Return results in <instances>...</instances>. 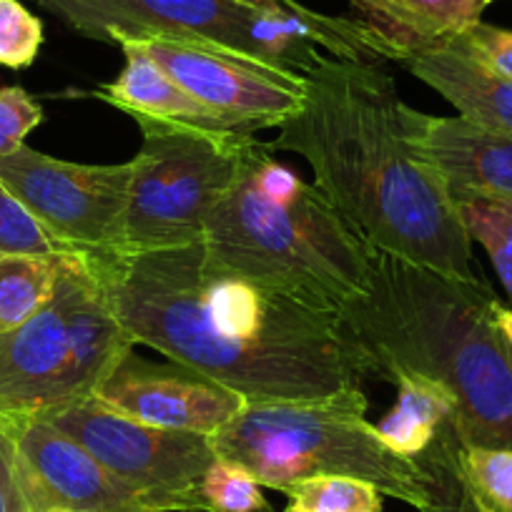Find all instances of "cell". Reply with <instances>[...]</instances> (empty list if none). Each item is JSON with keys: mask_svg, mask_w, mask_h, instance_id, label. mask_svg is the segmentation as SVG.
Instances as JSON below:
<instances>
[{"mask_svg": "<svg viewBox=\"0 0 512 512\" xmlns=\"http://www.w3.org/2000/svg\"><path fill=\"white\" fill-rule=\"evenodd\" d=\"M71 256L0 254V334L26 324L51 302Z\"/></svg>", "mask_w": 512, "mask_h": 512, "instance_id": "d6986e66", "label": "cell"}, {"mask_svg": "<svg viewBox=\"0 0 512 512\" xmlns=\"http://www.w3.org/2000/svg\"><path fill=\"white\" fill-rule=\"evenodd\" d=\"M457 470L467 490L492 512H512L510 447H462Z\"/></svg>", "mask_w": 512, "mask_h": 512, "instance_id": "7402d4cb", "label": "cell"}, {"mask_svg": "<svg viewBox=\"0 0 512 512\" xmlns=\"http://www.w3.org/2000/svg\"><path fill=\"white\" fill-rule=\"evenodd\" d=\"M6 425L28 512H181L166 497L113 475L81 442L41 415H6Z\"/></svg>", "mask_w": 512, "mask_h": 512, "instance_id": "8fae6325", "label": "cell"}, {"mask_svg": "<svg viewBox=\"0 0 512 512\" xmlns=\"http://www.w3.org/2000/svg\"><path fill=\"white\" fill-rule=\"evenodd\" d=\"M118 322L251 405L317 402L367 379L342 317L221 264L204 241L146 254H86Z\"/></svg>", "mask_w": 512, "mask_h": 512, "instance_id": "6da1fadb", "label": "cell"}, {"mask_svg": "<svg viewBox=\"0 0 512 512\" xmlns=\"http://www.w3.org/2000/svg\"><path fill=\"white\" fill-rule=\"evenodd\" d=\"M0 254L56 256L76 254V249L48 231L0 181Z\"/></svg>", "mask_w": 512, "mask_h": 512, "instance_id": "603a6c76", "label": "cell"}, {"mask_svg": "<svg viewBox=\"0 0 512 512\" xmlns=\"http://www.w3.org/2000/svg\"><path fill=\"white\" fill-rule=\"evenodd\" d=\"M467 236L492 259L497 277L512 299V201L510 199H465L457 201Z\"/></svg>", "mask_w": 512, "mask_h": 512, "instance_id": "ffe728a7", "label": "cell"}, {"mask_svg": "<svg viewBox=\"0 0 512 512\" xmlns=\"http://www.w3.org/2000/svg\"><path fill=\"white\" fill-rule=\"evenodd\" d=\"M126 56V66L118 73L116 81L103 83L93 91L98 101L111 103L118 111L131 118L146 116L159 121L184 123V126L211 128V131H239V134H256L259 128L251 123L236 121L224 116L216 108L206 106L186 88H181L159 63L149 58V53L134 41L121 43Z\"/></svg>", "mask_w": 512, "mask_h": 512, "instance_id": "2e32d148", "label": "cell"}, {"mask_svg": "<svg viewBox=\"0 0 512 512\" xmlns=\"http://www.w3.org/2000/svg\"><path fill=\"white\" fill-rule=\"evenodd\" d=\"M402 123L417 154L440 174L452 201H512V136L492 134L462 116H430L402 103Z\"/></svg>", "mask_w": 512, "mask_h": 512, "instance_id": "5bb4252c", "label": "cell"}, {"mask_svg": "<svg viewBox=\"0 0 512 512\" xmlns=\"http://www.w3.org/2000/svg\"><path fill=\"white\" fill-rule=\"evenodd\" d=\"M181 88L224 116L262 128H279L302 108L307 76L262 66L251 58L199 43L134 41Z\"/></svg>", "mask_w": 512, "mask_h": 512, "instance_id": "7c38bea8", "label": "cell"}, {"mask_svg": "<svg viewBox=\"0 0 512 512\" xmlns=\"http://www.w3.org/2000/svg\"><path fill=\"white\" fill-rule=\"evenodd\" d=\"M357 21L390 43L397 61L440 46L482 21V0H349Z\"/></svg>", "mask_w": 512, "mask_h": 512, "instance_id": "e0dca14e", "label": "cell"}, {"mask_svg": "<svg viewBox=\"0 0 512 512\" xmlns=\"http://www.w3.org/2000/svg\"><path fill=\"white\" fill-rule=\"evenodd\" d=\"M134 347L86 254L78 251L51 302L26 324L0 334V412L43 415L93 397Z\"/></svg>", "mask_w": 512, "mask_h": 512, "instance_id": "52a82bcc", "label": "cell"}, {"mask_svg": "<svg viewBox=\"0 0 512 512\" xmlns=\"http://www.w3.org/2000/svg\"><path fill=\"white\" fill-rule=\"evenodd\" d=\"M495 322H497V329H500V334L505 337V342L512 344V309H505L500 304L495 314Z\"/></svg>", "mask_w": 512, "mask_h": 512, "instance_id": "f546056e", "label": "cell"}, {"mask_svg": "<svg viewBox=\"0 0 512 512\" xmlns=\"http://www.w3.org/2000/svg\"><path fill=\"white\" fill-rule=\"evenodd\" d=\"M304 76L302 108L279 126L269 149L302 156L314 186L369 249L482 282L457 204L407 136L395 78L377 63L332 56Z\"/></svg>", "mask_w": 512, "mask_h": 512, "instance_id": "7a4b0ae2", "label": "cell"}, {"mask_svg": "<svg viewBox=\"0 0 512 512\" xmlns=\"http://www.w3.org/2000/svg\"><path fill=\"white\" fill-rule=\"evenodd\" d=\"M482 3H485V6H487V3H492V0H482Z\"/></svg>", "mask_w": 512, "mask_h": 512, "instance_id": "836d02e7", "label": "cell"}, {"mask_svg": "<svg viewBox=\"0 0 512 512\" xmlns=\"http://www.w3.org/2000/svg\"><path fill=\"white\" fill-rule=\"evenodd\" d=\"M497 307L485 282H462L374 251L369 292L339 317L367 379L390 382L397 372L435 379L455 400L462 445L512 450V362Z\"/></svg>", "mask_w": 512, "mask_h": 512, "instance_id": "3957f363", "label": "cell"}, {"mask_svg": "<svg viewBox=\"0 0 512 512\" xmlns=\"http://www.w3.org/2000/svg\"><path fill=\"white\" fill-rule=\"evenodd\" d=\"M284 512H304V510H297V507H292V505H289L287 510H284Z\"/></svg>", "mask_w": 512, "mask_h": 512, "instance_id": "1f68e13d", "label": "cell"}, {"mask_svg": "<svg viewBox=\"0 0 512 512\" xmlns=\"http://www.w3.org/2000/svg\"><path fill=\"white\" fill-rule=\"evenodd\" d=\"M254 146L234 189L206 221L204 244L234 272L272 292L342 314L372 284V256L314 184Z\"/></svg>", "mask_w": 512, "mask_h": 512, "instance_id": "277c9868", "label": "cell"}, {"mask_svg": "<svg viewBox=\"0 0 512 512\" xmlns=\"http://www.w3.org/2000/svg\"><path fill=\"white\" fill-rule=\"evenodd\" d=\"M209 512H267L269 505L262 495V485L251 472L229 460L216 457L201 482Z\"/></svg>", "mask_w": 512, "mask_h": 512, "instance_id": "cb8c5ba5", "label": "cell"}, {"mask_svg": "<svg viewBox=\"0 0 512 512\" xmlns=\"http://www.w3.org/2000/svg\"><path fill=\"white\" fill-rule=\"evenodd\" d=\"M0 512H28L16 475L0 480Z\"/></svg>", "mask_w": 512, "mask_h": 512, "instance_id": "83f0119b", "label": "cell"}, {"mask_svg": "<svg viewBox=\"0 0 512 512\" xmlns=\"http://www.w3.org/2000/svg\"><path fill=\"white\" fill-rule=\"evenodd\" d=\"M284 495L304 512H382V492L357 477L317 475L287 487Z\"/></svg>", "mask_w": 512, "mask_h": 512, "instance_id": "44dd1931", "label": "cell"}, {"mask_svg": "<svg viewBox=\"0 0 512 512\" xmlns=\"http://www.w3.org/2000/svg\"><path fill=\"white\" fill-rule=\"evenodd\" d=\"M41 417L81 442L128 485L166 497L181 512H209L201 482L216 460L211 435L144 425L96 397L56 407Z\"/></svg>", "mask_w": 512, "mask_h": 512, "instance_id": "9c48e42d", "label": "cell"}, {"mask_svg": "<svg viewBox=\"0 0 512 512\" xmlns=\"http://www.w3.org/2000/svg\"><path fill=\"white\" fill-rule=\"evenodd\" d=\"M502 339H505V337H502ZM505 349H507V357H510V362H512V344L505 342Z\"/></svg>", "mask_w": 512, "mask_h": 512, "instance_id": "4dcf8cb0", "label": "cell"}, {"mask_svg": "<svg viewBox=\"0 0 512 512\" xmlns=\"http://www.w3.org/2000/svg\"><path fill=\"white\" fill-rule=\"evenodd\" d=\"M402 66L452 103L465 121L512 136V78L477 61L457 38L410 53Z\"/></svg>", "mask_w": 512, "mask_h": 512, "instance_id": "9a60e30c", "label": "cell"}, {"mask_svg": "<svg viewBox=\"0 0 512 512\" xmlns=\"http://www.w3.org/2000/svg\"><path fill=\"white\" fill-rule=\"evenodd\" d=\"M367 407L362 387L317 402H249L211 442L216 457L244 467L262 487L284 492L309 477L344 475L430 512L445 497V475L392 450L367 422Z\"/></svg>", "mask_w": 512, "mask_h": 512, "instance_id": "5b68a950", "label": "cell"}, {"mask_svg": "<svg viewBox=\"0 0 512 512\" xmlns=\"http://www.w3.org/2000/svg\"><path fill=\"white\" fill-rule=\"evenodd\" d=\"M48 512H68V510H48Z\"/></svg>", "mask_w": 512, "mask_h": 512, "instance_id": "d6a6232c", "label": "cell"}, {"mask_svg": "<svg viewBox=\"0 0 512 512\" xmlns=\"http://www.w3.org/2000/svg\"><path fill=\"white\" fill-rule=\"evenodd\" d=\"M0 181L71 249L106 254L121 246L131 161L73 164L23 144L0 156Z\"/></svg>", "mask_w": 512, "mask_h": 512, "instance_id": "30bf717a", "label": "cell"}, {"mask_svg": "<svg viewBox=\"0 0 512 512\" xmlns=\"http://www.w3.org/2000/svg\"><path fill=\"white\" fill-rule=\"evenodd\" d=\"M397 405L377 425L379 435L395 452L420 460L447 425H455V400L435 379L397 372Z\"/></svg>", "mask_w": 512, "mask_h": 512, "instance_id": "ac0fdd59", "label": "cell"}, {"mask_svg": "<svg viewBox=\"0 0 512 512\" xmlns=\"http://www.w3.org/2000/svg\"><path fill=\"white\" fill-rule=\"evenodd\" d=\"M457 41L487 68H492L500 76L512 78V31L480 21L467 33L457 36Z\"/></svg>", "mask_w": 512, "mask_h": 512, "instance_id": "4316f807", "label": "cell"}, {"mask_svg": "<svg viewBox=\"0 0 512 512\" xmlns=\"http://www.w3.org/2000/svg\"><path fill=\"white\" fill-rule=\"evenodd\" d=\"M43 46V23L21 0H0V66L28 68Z\"/></svg>", "mask_w": 512, "mask_h": 512, "instance_id": "d4e9b609", "label": "cell"}, {"mask_svg": "<svg viewBox=\"0 0 512 512\" xmlns=\"http://www.w3.org/2000/svg\"><path fill=\"white\" fill-rule=\"evenodd\" d=\"M43 121V108L18 86L0 88V156L26 144V136Z\"/></svg>", "mask_w": 512, "mask_h": 512, "instance_id": "484cf974", "label": "cell"}, {"mask_svg": "<svg viewBox=\"0 0 512 512\" xmlns=\"http://www.w3.org/2000/svg\"><path fill=\"white\" fill-rule=\"evenodd\" d=\"M134 121L144 144L131 159L118 251L146 254L204 241L211 211L234 189L259 139L146 116Z\"/></svg>", "mask_w": 512, "mask_h": 512, "instance_id": "ba28073f", "label": "cell"}, {"mask_svg": "<svg viewBox=\"0 0 512 512\" xmlns=\"http://www.w3.org/2000/svg\"><path fill=\"white\" fill-rule=\"evenodd\" d=\"M93 397L144 425L199 435H216L249 405L239 392L186 364H154L136 352L118 362Z\"/></svg>", "mask_w": 512, "mask_h": 512, "instance_id": "4fadbf2b", "label": "cell"}, {"mask_svg": "<svg viewBox=\"0 0 512 512\" xmlns=\"http://www.w3.org/2000/svg\"><path fill=\"white\" fill-rule=\"evenodd\" d=\"M267 512H272V510H267Z\"/></svg>", "mask_w": 512, "mask_h": 512, "instance_id": "e575fe53", "label": "cell"}, {"mask_svg": "<svg viewBox=\"0 0 512 512\" xmlns=\"http://www.w3.org/2000/svg\"><path fill=\"white\" fill-rule=\"evenodd\" d=\"M244 6L259 8V11L269 13H289V16H299V13H307L309 8L297 3V0H239Z\"/></svg>", "mask_w": 512, "mask_h": 512, "instance_id": "f1b7e54d", "label": "cell"}, {"mask_svg": "<svg viewBox=\"0 0 512 512\" xmlns=\"http://www.w3.org/2000/svg\"><path fill=\"white\" fill-rule=\"evenodd\" d=\"M91 41H179L219 48L279 71L307 73L327 51L354 63L397 61L382 36L357 18L259 11L239 0H38Z\"/></svg>", "mask_w": 512, "mask_h": 512, "instance_id": "8992f818", "label": "cell"}]
</instances>
